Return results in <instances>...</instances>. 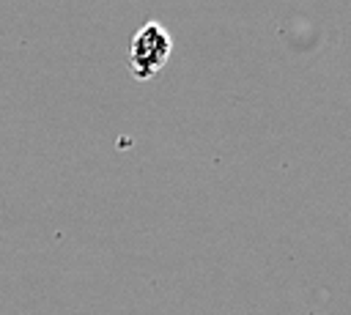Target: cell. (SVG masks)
<instances>
[{
  "instance_id": "1",
  "label": "cell",
  "mask_w": 351,
  "mask_h": 315,
  "mask_svg": "<svg viewBox=\"0 0 351 315\" xmlns=\"http://www.w3.org/2000/svg\"><path fill=\"white\" fill-rule=\"evenodd\" d=\"M173 52V38L159 22H145L129 41L126 68L134 79H151Z\"/></svg>"
}]
</instances>
